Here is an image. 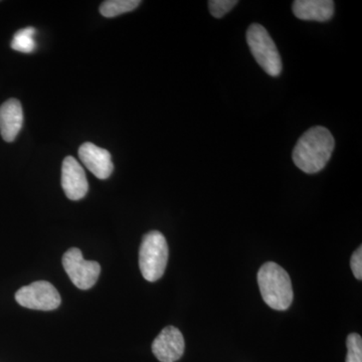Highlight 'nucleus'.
Returning <instances> with one entry per match:
<instances>
[{"label":"nucleus","instance_id":"1","mask_svg":"<svg viewBox=\"0 0 362 362\" xmlns=\"http://www.w3.org/2000/svg\"><path fill=\"white\" fill-rule=\"evenodd\" d=\"M334 137L327 128L316 126L304 133L293 150V161L305 173L313 175L325 168L334 150Z\"/></svg>","mask_w":362,"mask_h":362},{"label":"nucleus","instance_id":"2","mask_svg":"<svg viewBox=\"0 0 362 362\" xmlns=\"http://www.w3.org/2000/svg\"><path fill=\"white\" fill-rule=\"evenodd\" d=\"M259 291L264 301L271 308L283 311L289 308L293 301L291 279L278 264L268 262L258 273Z\"/></svg>","mask_w":362,"mask_h":362},{"label":"nucleus","instance_id":"3","mask_svg":"<svg viewBox=\"0 0 362 362\" xmlns=\"http://www.w3.org/2000/svg\"><path fill=\"white\" fill-rule=\"evenodd\" d=\"M168 261V245L158 230H152L143 237L139 251V267L143 277L156 282L163 276Z\"/></svg>","mask_w":362,"mask_h":362},{"label":"nucleus","instance_id":"4","mask_svg":"<svg viewBox=\"0 0 362 362\" xmlns=\"http://www.w3.org/2000/svg\"><path fill=\"white\" fill-rule=\"evenodd\" d=\"M247 42L259 66L272 77H278L282 71V59L266 28L259 23H252L247 28Z\"/></svg>","mask_w":362,"mask_h":362},{"label":"nucleus","instance_id":"5","mask_svg":"<svg viewBox=\"0 0 362 362\" xmlns=\"http://www.w3.org/2000/svg\"><path fill=\"white\" fill-rule=\"evenodd\" d=\"M16 300L25 308L42 311L54 310L62 302L58 290L47 281H37L21 288L16 292Z\"/></svg>","mask_w":362,"mask_h":362},{"label":"nucleus","instance_id":"6","mask_svg":"<svg viewBox=\"0 0 362 362\" xmlns=\"http://www.w3.org/2000/svg\"><path fill=\"white\" fill-rule=\"evenodd\" d=\"M64 269L73 284L81 290H88L96 284L101 266L95 261H87L77 247L69 250L63 257Z\"/></svg>","mask_w":362,"mask_h":362},{"label":"nucleus","instance_id":"7","mask_svg":"<svg viewBox=\"0 0 362 362\" xmlns=\"http://www.w3.org/2000/svg\"><path fill=\"white\" fill-rule=\"evenodd\" d=\"M62 187L68 199H84L89 190L87 176L82 165L73 156H66L62 165Z\"/></svg>","mask_w":362,"mask_h":362},{"label":"nucleus","instance_id":"8","mask_svg":"<svg viewBox=\"0 0 362 362\" xmlns=\"http://www.w3.org/2000/svg\"><path fill=\"white\" fill-rule=\"evenodd\" d=\"M182 333L173 326L164 328L152 343V351L161 362H175L185 352Z\"/></svg>","mask_w":362,"mask_h":362},{"label":"nucleus","instance_id":"9","mask_svg":"<svg viewBox=\"0 0 362 362\" xmlns=\"http://www.w3.org/2000/svg\"><path fill=\"white\" fill-rule=\"evenodd\" d=\"M78 157L83 164L99 180L110 177L114 170L110 152L90 142L81 145Z\"/></svg>","mask_w":362,"mask_h":362},{"label":"nucleus","instance_id":"10","mask_svg":"<svg viewBox=\"0 0 362 362\" xmlns=\"http://www.w3.org/2000/svg\"><path fill=\"white\" fill-rule=\"evenodd\" d=\"M23 124V111L21 102L9 99L0 107V134L4 141L13 142Z\"/></svg>","mask_w":362,"mask_h":362},{"label":"nucleus","instance_id":"11","mask_svg":"<svg viewBox=\"0 0 362 362\" xmlns=\"http://www.w3.org/2000/svg\"><path fill=\"white\" fill-rule=\"evenodd\" d=\"M293 13L302 21H330L334 16V2L331 0H296L293 2Z\"/></svg>","mask_w":362,"mask_h":362},{"label":"nucleus","instance_id":"12","mask_svg":"<svg viewBox=\"0 0 362 362\" xmlns=\"http://www.w3.org/2000/svg\"><path fill=\"white\" fill-rule=\"evenodd\" d=\"M138 0H107L100 6V13L105 18H115L121 14L130 13L140 6Z\"/></svg>","mask_w":362,"mask_h":362},{"label":"nucleus","instance_id":"13","mask_svg":"<svg viewBox=\"0 0 362 362\" xmlns=\"http://www.w3.org/2000/svg\"><path fill=\"white\" fill-rule=\"evenodd\" d=\"M35 33L37 30L35 28H25L18 30L11 40V49L14 51L25 52V54H30L35 51L37 49V42L33 39Z\"/></svg>","mask_w":362,"mask_h":362},{"label":"nucleus","instance_id":"14","mask_svg":"<svg viewBox=\"0 0 362 362\" xmlns=\"http://www.w3.org/2000/svg\"><path fill=\"white\" fill-rule=\"evenodd\" d=\"M346 362H362V339L357 333H351L347 337Z\"/></svg>","mask_w":362,"mask_h":362},{"label":"nucleus","instance_id":"15","mask_svg":"<svg viewBox=\"0 0 362 362\" xmlns=\"http://www.w3.org/2000/svg\"><path fill=\"white\" fill-rule=\"evenodd\" d=\"M235 0H211L209 2V11L216 18H221L237 6Z\"/></svg>","mask_w":362,"mask_h":362},{"label":"nucleus","instance_id":"16","mask_svg":"<svg viewBox=\"0 0 362 362\" xmlns=\"http://www.w3.org/2000/svg\"><path fill=\"white\" fill-rule=\"evenodd\" d=\"M350 265H351L352 272H354V276L358 280H361L362 278V247H359L358 249L354 252L352 255L351 261H350Z\"/></svg>","mask_w":362,"mask_h":362}]
</instances>
